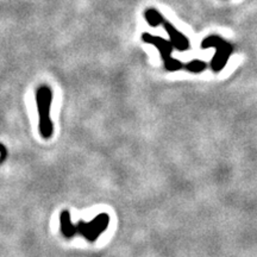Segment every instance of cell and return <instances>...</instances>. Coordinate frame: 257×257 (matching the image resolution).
<instances>
[{
    "instance_id": "3",
    "label": "cell",
    "mask_w": 257,
    "mask_h": 257,
    "mask_svg": "<svg viewBox=\"0 0 257 257\" xmlns=\"http://www.w3.org/2000/svg\"><path fill=\"white\" fill-rule=\"evenodd\" d=\"M216 48V54L211 61V69L214 73H219L226 66L227 61L233 53V46L217 35H211L201 42V49Z\"/></svg>"
},
{
    "instance_id": "1",
    "label": "cell",
    "mask_w": 257,
    "mask_h": 257,
    "mask_svg": "<svg viewBox=\"0 0 257 257\" xmlns=\"http://www.w3.org/2000/svg\"><path fill=\"white\" fill-rule=\"evenodd\" d=\"M61 223V232L66 238H73L74 236H81L88 242H95L102 232H105L110 224V217L107 213H100L96 216L94 219L85 223V221H79L78 224L74 225L70 219V213L68 210L62 211L60 216Z\"/></svg>"
},
{
    "instance_id": "2",
    "label": "cell",
    "mask_w": 257,
    "mask_h": 257,
    "mask_svg": "<svg viewBox=\"0 0 257 257\" xmlns=\"http://www.w3.org/2000/svg\"><path fill=\"white\" fill-rule=\"evenodd\" d=\"M51 101H53V92L49 86H40L36 91V104L40 115V125H38L40 134L44 140H49L54 133V125L50 118Z\"/></svg>"
},
{
    "instance_id": "6",
    "label": "cell",
    "mask_w": 257,
    "mask_h": 257,
    "mask_svg": "<svg viewBox=\"0 0 257 257\" xmlns=\"http://www.w3.org/2000/svg\"><path fill=\"white\" fill-rule=\"evenodd\" d=\"M144 18H146L147 23L153 28L160 27V25H162L166 22L165 17L154 8H149L144 11Z\"/></svg>"
},
{
    "instance_id": "5",
    "label": "cell",
    "mask_w": 257,
    "mask_h": 257,
    "mask_svg": "<svg viewBox=\"0 0 257 257\" xmlns=\"http://www.w3.org/2000/svg\"><path fill=\"white\" fill-rule=\"evenodd\" d=\"M163 28H165L167 34H168V36L170 38L169 42L173 44L174 49L179 51H186L189 49L191 43H189L188 38L186 37L182 32H180L174 25L169 23V22H165V23H163Z\"/></svg>"
},
{
    "instance_id": "4",
    "label": "cell",
    "mask_w": 257,
    "mask_h": 257,
    "mask_svg": "<svg viewBox=\"0 0 257 257\" xmlns=\"http://www.w3.org/2000/svg\"><path fill=\"white\" fill-rule=\"evenodd\" d=\"M141 38H142L144 43L153 44V46H155L157 48V50H159L161 55V59H162L163 63H165V68L168 70V72H178V70L184 68V64L180 62L179 60L173 59L172 57V53L173 50H174V47H173V44L170 43L169 41H167L165 38L160 36H153V35L148 34V32L143 34Z\"/></svg>"
},
{
    "instance_id": "7",
    "label": "cell",
    "mask_w": 257,
    "mask_h": 257,
    "mask_svg": "<svg viewBox=\"0 0 257 257\" xmlns=\"http://www.w3.org/2000/svg\"><path fill=\"white\" fill-rule=\"evenodd\" d=\"M206 67H207V64H206V62H204V61L193 60V61H191V62H188L187 64H186L184 68L187 69L188 72L197 74V73L204 72V70L206 69Z\"/></svg>"
}]
</instances>
